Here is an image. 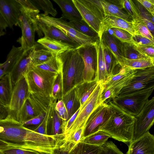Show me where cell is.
<instances>
[{"label":"cell","instance_id":"obj_38","mask_svg":"<svg viewBox=\"0 0 154 154\" xmlns=\"http://www.w3.org/2000/svg\"><path fill=\"white\" fill-rule=\"evenodd\" d=\"M110 136L104 132L99 131L85 137L82 141L97 146H101L107 141Z\"/></svg>","mask_w":154,"mask_h":154},{"label":"cell","instance_id":"obj_25","mask_svg":"<svg viewBox=\"0 0 154 154\" xmlns=\"http://www.w3.org/2000/svg\"><path fill=\"white\" fill-rule=\"evenodd\" d=\"M60 8L61 17L69 21H79L82 20V16L72 0H53Z\"/></svg>","mask_w":154,"mask_h":154},{"label":"cell","instance_id":"obj_56","mask_svg":"<svg viewBox=\"0 0 154 154\" xmlns=\"http://www.w3.org/2000/svg\"><path fill=\"white\" fill-rule=\"evenodd\" d=\"M137 1L145 8L150 14L154 16V0H137Z\"/></svg>","mask_w":154,"mask_h":154},{"label":"cell","instance_id":"obj_57","mask_svg":"<svg viewBox=\"0 0 154 154\" xmlns=\"http://www.w3.org/2000/svg\"><path fill=\"white\" fill-rule=\"evenodd\" d=\"M145 25L150 31L152 35L154 36V23L151 21L147 19H140L139 22Z\"/></svg>","mask_w":154,"mask_h":154},{"label":"cell","instance_id":"obj_3","mask_svg":"<svg viewBox=\"0 0 154 154\" xmlns=\"http://www.w3.org/2000/svg\"><path fill=\"white\" fill-rule=\"evenodd\" d=\"M58 56L63 64L62 73L63 96L72 88L84 82V64L78 48L69 49Z\"/></svg>","mask_w":154,"mask_h":154},{"label":"cell","instance_id":"obj_15","mask_svg":"<svg viewBox=\"0 0 154 154\" xmlns=\"http://www.w3.org/2000/svg\"><path fill=\"white\" fill-rule=\"evenodd\" d=\"M110 112L109 105L106 101L98 106L91 114L86 122L84 138L99 131L109 117Z\"/></svg>","mask_w":154,"mask_h":154},{"label":"cell","instance_id":"obj_7","mask_svg":"<svg viewBox=\"0 0 154 154\" xmlns=\"http://www.w3.org/2000/svg\"><path fill=\"white\" fill-rule=\"evenodd\" d=\"M72 0L82 20L99 34L101 23L105 17L99 1Z\"/></svg>","mask_w":154,"mask_h":154},{"label":"cell","instance_id":"obj_32","mask_svg":"<svg viewBox=\"0 0 154 154\" xmlns=\"http://www.w3.org/2000/svg\"><path fill=\"white\" fill-rule=\"evenodd\" d=\"M102 148L81 141L74 145L69 154H100Z\"/></svg>","mask_w":154,"mask_h":154},{"label":"cell","instance_id":"obj_46","mask_svg":"<svg viewBox=\"0 0 154 154\" xmlns=\"http://www.w3.org/2000/svg\"><path fill=\"white\" fill-rule=\"evenodd\" d=\"M3 154H43L39 152L27 149L7 146L1 148Z\"/></svg>","mask_w":154,"mask_h":154},{"label":"cell","instance_id":"obj_21","mask_svg":"<svg viewBox=\"0 0 154 154\" xmlns=\"http://www.w3.org/2000/svg\"><path fill=\"white\" fill-rule=\"evenodd\" d=\"M101 38L104 47L110 51L118 63L121 61L122 57H124L122 43L110 34L108 31L104 32Z\"/></svg>","mask_w":154,"mask_h":154},{"label":"cell","instance_id":"obj_42","mask_svg":"<svg viewBox=\"0 0 154 154\" xmlns=\"http://www.w3.org/2000/svg\"><path fill=\"white\" fill-rule=\"evenodd\" d=\"M63 86L62 71L57 75L54 81L52 91L51 97L55 101L62 99Z\"/></svg>","mask_w":154,"mask_h":154},{"label":"cell","instance_id":"obj_23","mask_svg":"<svg viewBox=\"0 0 154 154\" xmlns=\"http://www.w3.org/2000/svg\"><path fill=\"white\" fill-rule=\"evenodd\" d=\"M28 99L37 116L46 113L49 106L56 102L50 96L36 93H30Z\"/></svg>","mask_w":154,"mask_h":154},{"label":"cell","instance_id":"obj_48","mask_svg":"<svg viewBox=\"0 0 154 154\" xmlns=\"http://www.w3.org/2000/svg\"><path fill=\"white\" fill-rule=\"evenodd\" d=\"M133 44L135 49L143 55L147 57L154 58V46L141 45L135 43Z\"/></svg>","mask_w":154,"mask_h":154},{"label":"cell","instance_id":"obj_6","mask_svg":"<svg viewBox=\"0 0 154 154\" xmlns=\"http://www.w3.org/2000/svg\"><path fill=\"white\" fill-rule=\"evenodd\" d=\"M35 18L41 22L57 28L68 37L80 46L94 45L97 40L80 32L69 22L61 17L56 18L48 15L45 16L41 14H37L35 16Z\"/></svg>","mask_w":154,"mask_h":154},{"label":"cell","instance_id":"obj_28","mask_svg":"<svg viewBox=\"0 0 154 154\" xmlns=\"http://www.w3.org/2000/svg\"><path fill=\"white\" fill-rule=\"evenodd\" d=\"M103 10L104 17L109 16L118 17L131 22L132 20L127 13L118 6L108 1L99 0Z\"/></svg>","mask_w":154,"mask_h":154},{"label":"cell","instance_id":"obj_10","mask_svg":"<svg viewBox=\"0 0 154 154\" xmlns=\"http://www.w3.org/2000/svg\"><path fill=\"white\" fill-rule=\"evenodd\" d=\"M152 88H154V67L136 69L133 77L118 96Z\"/></svg>","mask_w":154,"mask_h":154},{"label":"cell","instance_id":"obj_63","mask_svg":"<svg viewBox=\"0 0 154 154\" xmlns=\"http://www.w3.org/2000/svg\"><path fill=\"white\" fill-rule=\"evenodd\" d=\"M1 64V63H0V65Z\"/></svg>","mask_w":154,"mask_h":154},{"label":"cell","instance_id":"obj_14","mask_svg":"<svg viewBox=\"0 0 154 154\" xmlns=\"http://www.w3.org/2000/svg\"><path fill=\"white\" fill-rule=\"evenodd\" d=\"M94 45L80 46L78 48L84 62V82H89L96 79L97 54Z\"/></svg>","mask_w":154,"mask_h":154},{"label":"cell","instance_id":"obj_39","mask_svg":"<svg viewBox=\"0 0 154 154\" xmlns=\"http://www.w3.org/2000/svg\"><path fill=\"white\" fill-rule=\"evenodd\" d=\"M31 2L39 10H42L44 13L43 14L45 16L50 14L55 17L57 13L51 1L49 0H32Z\"/></svg>","mask_w":154,"mask_h":154},{"label":"cell","instance_id":"obj_22","mask_svg":"<svg viewBox=\"0 0 154 154\" xmlns=\"http://www.w3.org/2000/svg\"><path fill=\"white\" fill-rule=\"evenodd\" d=\"M97 54L96 79L104 84L108 79L103 55V45L101 38L94 45Z\"/></svg>","mask_w":154,"mask_h":154},{"label":"cell","instance_id":"obj_43","mask_svg":"<svg viewBox=\"0 0 154 154\" xmlns=\"http://www.w3.org/2000/svg\"><path fill=\"white\" fill-rule=\"evenodd\" d=\"M124 57L129 59H136L147 58L140 54L134 47L133 44L122 43Z\"/></svg>","mask_w":154,"mask_h":154},{"label":"cell","instance_id":"obj_12","mask_svg":"<svg viewBox=\"0 0 154 154\" xmlns=\"http://www.w3.org/2000/svg\"><path fill=\"white\" fill-rule=\"evenodd\" d=\"M30 93L26 79L23 76L14 85L8 107L9 116L18 121L21 109Z\"/></svg>","mask_w":154,"mask_h":154},{"label":"cell","instance_id":"obj_13","mask_svg":"<svg viewBox=\"0 0 154 154\" xmlns=\"http://www.w3.org/2000/svg\"><path fill=\"white\" fill-rule=\"evenodd\" d=\"M35 16L26 12L21 7L18 26L21 28L22 35L17 42L21 45L24 51L32 48L35 44V29L34 25Z\"/></svg>","mask_w":154,"mask_h":154},{"label":"cell","instance_id":"obj_26","mask_svg":"<svg viewBox=\"0 0 154 154\" xmlns=\"http://www.w3.org/2000/svg\"><path fill=\"white\" fill-rule=\"evenodd\" d=\"M24 50L20 46L13 45L8 54L6 60L0 65V79L6 74L10 73L16 62L23 54Z\"/></svg>","mask_w":154,"mask_h":154},{"label":"cell","instance_id":"obj_47","mask_svg":"<svg viewBox=\"0 0 154 154\" xmlns=\"http://www.w3.org/2000/svg\"><path fill=\"white\" fill-rule=\"evenodd\" d=\"M20 4L22 8L26 12L33 16L39 14L40 11L34 5L31 0H16Z\"/></svg>","mask_w":154,"mask_h":154},{"label":"cell","instance_id":"obj_34","mask_svg":"<svg viewBox=\"0 0 154 154\" xmlns=\"http://www.w3.org/2000/svg\"><path fill=\"white\" fill-rule=\"evenodd\" d=\"M34 66L45 71L57 74L62 71L63 64L59 56H55L42 64Z\"/></svg>","mask_w":154,"mask_h":154},{"label":"cell","instance_id":"obj_59","mask_svg":"<svg viewBox=\"0 0 154 154\" xmlns=\"http://www.w3.org/2000/svg\"><path fill=\"white\" fill-rule=\"evenodd\" d=\"M0 26L4 30H5L8 27L6 22L0 13Z\"/></svg>","mask_w":154,"mask_h":154},{"label":"cell","instance_id":"obj_35","mask_svg":"<svg viewBox=\"0 0 154 154\" xmlns=\"http://www.w3.org/2000/svg\"><path fill=\"white\" fill-rule=\"evenodd\" d=\"M103 51L108 79L110 77L116 74L119 72L120 70H118L116 68L117 66H120L117 63L116 59L112 53L107 48L104 47V46Z\"/></svg>","mask_w":154,"mask_h":154},{"label":"cell","instance_id":"obj_16","mask_svg":"<svg viewBox=\"0 0 154 154\" xmlns=\"http://www.w3.org/2000/svg\"><path fill=\"white\" fill-rule=\"evenodd\" d=\"M21 8L16 0H0V13L10 28L18 26Z\"/></svg>","mask_w":154,"mask_h":154},{"label":"cell","instance_id":"obj_58","mask_svg":"<svg viewBox=\"0 0 154 154\" xmlns=\"http://www.w3.org/2000/svg\"><path fill=\"white\" fill-rule=\"evenodd\" d=\"M9 115L8 108L5 107L0 100V119H5Z\"/></svg>","mask_w":154,"mask_h":154},{"label":"cell","instance_id":"obj_4","mask_svg":"<svg viewBox=\"0 0 154 154\" xmlns=\"http://www.w3.org/2000/svg\"><path fill=\"white\" fill-rule=\"evenodd\" d=\"M103 84L99 82L92 94L79 107V113L69 130L64 137L68 140L79 129L85 127L86 122L93 111L103 103L102 95L104 90Z\"/></svg>","mask_w":154,"mask_h":154},{"label":"cell","instance_id":"obj_2","mask_svg":"<svg viewBox=\"0 0 154 154\" xmlns=\"http://www.w3.org/2000/svg\"><path fill=\"white\" fill-rule=\"evenodd\" d=\"M108 104L110 115L99 131L104 132L115 140L129 144L133 139L134 116L122 110L112 101Z\"/></svg>","mask_w":154,"mask_h":154},{"label":"cell","instance_id":"obj_52","mask_svg":"<svg viewBox=\"0 0 154 154\" xmlns=\"http://www.w3.org/2000/svg\"><path fill=\"white\" fill-rule=\"evenodd\" d=\"M75 144L68 140H64L51 154H69Z\"/></svg>","mask_w":154,"mask_h":154},{"label":"cell","instance_id":"obj_31","mask_svg":"<svg viewBox=\"0 0 154 154\" xmlns=\"http://www.w3.org/2000/svg\"><path fill=\"white\" fill-rule=\"evenodd\" d=\"M98 82L96 79L89 82L84 81L75 87L76 94L79 101L80 106L82 105L92 94Z\"/></svg>","mask_w":154,"mask_h":154},{"label":"cell","instance_id":"obj_37","mask_svg":"<svg viewBox=\"0 0 154 154\" xmlns=\"http://www.w3.org/2000/svg\"><path fill=\"white\" fill-rule=\"evenodd\" d=\"M69 22L76 29L83 34L96 40L99 39L98 33L83 20L79 21H69Z\"/></svg>","mask_w":154,"mask_h":154},{"label":"cell","instance_id":"obj_45","mask_svg":"<svg viewBox=\"0 0 154 154\" xmlns=\"http://www.w3.org/2000/svg\"><path fill=\"white\" fill-rule=\"evenodd\" d=\"M53 103L48 107L46 112L44 119L39 125L33 130L34 131L43 135L48 134L47 132V126L49 121L51 117L52 107Z\"/></svg>","mask_w":154,"mask_h":154},{"label":"cell","instance_id":"obj_62","mask_svg":"<svg viewBox=\"0 0 154 154\" xmlns=\"http://www.w3.org/2000/svg\"><path fill=\"white\" fill-rule=\"evenodd\" d=\"M0 154H3V153L1 150V148H0Z\"/></svg>","mask_w":154,"mask_h":154},{"label":"cell","instance_id":"obj_40","mask_svg":"<svg viewBox=\"0 0 154 154\" xmlns=\"http://www.w3.org/2000/svg\"><path fill=\"white\" fill-rule=\"evenodd\" d=\"M55 102L52 105L51 119H52L51 134L58 137H63L62 134V120L58 115L54 109Z\"/></svg>","mask_w":154,"mask_h":154},{"label":"cell","instance_id":"obj_1","mask_svg":"<svg viewBox=\"0 0 154 154\" xmlns=\"http://www.w3.org/2000/svg\"><path fill=\"white\" fill-rule=\"evenodd\" d=\"M0 140L8 146L51 154L60 145V138L52 135H43L24 127L8 116L0 119Z\"/></svg>","mask_w":154,"mask_h":154},{"label":"cell","instance_id":"obj_50","mask_svg":"<svg viewBox=\"0 0 154 154\" xmlns=\"http://www.w3.org/2000/svg\"><path fill=\"white\" fill-rule=\"evenodd\" d=\"M54 109L59 116L62 119L63 122L68 120V114L65 104L62 100H58L54 105Z\"/></svg>","mask_w":154,"mask_h":154},{"label":"cell","instance_id":"obj_20","mask_svg":"<svg viewBox=\"0 0 154 154\" xmlns=\"http://www.w3.org/2000/svg\"><path fill=\"white\" fill-rule=\"evenodd\" d=\"M37 25L36 32L39 37H41L44 34L45 36L51 38L62 41L70 44L75 48H78L80 46L74 42L63 32L56 27L49 24L41 22L35 18Z\"/></svg>","mask_w":154,"mask_h":154},{"label":"cell","instance_id":"obj_44","mask_svg":"<svg viewBox=\"0 0 154 154\" xmlns=\"http://www.w3.org/2000/svg\"><path fill=\"white\" fill-rule=\"evenodd\" d=\"M110 29L113 32V35L121 42L134 44L133 35L126 31L116 28Z\"/></svg>","mask_w":154,"mask_h":154},{"label":"cell","instance_id":"obj_30","mask_svg":"<svg viewBox=\"0 0 154 154\" xmlns=\"http://www.w3.org/2000/svg\"><path fill=\"white\" fill-rule=\"evenodd\" d=\"M75 87L73 88L68 91L63 96L62 99L65 104L67 111L68 120L80 106L79 101L76 94Z\"/></svg>","mask_w":154,"mask_h":154},{"label":"cell","instance_id":"obj_11","mask_svg":"<svg viewBox=\"0 0 154 154\" xmlns=\"http://www.w3.org/2000/svg\"><path fill=\"white\" fill-rule=\"evenodd\" d=\"M134 116L133 140H135L146 134L153 125L154 97L149 100L140 112Z\"/></svg>","mask_w":154,"mask_h":154},{"label":"cell","instance_id":"obj_51","mask_svg":"<svg viewBox=\"0 0 154 154\" xmlns=\"http://www.w3.org/2000/svg\"><path fill=\"white\" fill-rule=\"evenodd\" d=\"M133 22L139 34L154 41V36L145 25L140 22Z\"/></svg>","mask_w":154,"mask_h":154},{"label":"cell","instance_id":"obj_36","mask_svg":"<svg viewBox=\"0 0 154 154\" xmlns=\"http://www.w3.org/2000/svg\"><path fill=\"white\" fill-rule=\"evenodd\" d=\"M119 1L120 8L126 11L132 21L139 22L140 18L138 9L133 2L131 0H121Z\"/></svg>","mask_w":154,"mask_h":154},{"label":"cell","instance_id":"obj_5","mask_svg":"<svg viewBox=\"0 0 154 154\" xmlns=\"http://www.w3.org/2000/svg\"><path fill=\"white\" fill-rule=\"evenodd\" d=\"M57 74L45 71L32 65L24 76L30 93L51 97L53 86Z\"/></svg>","mask_w":154,"mask_h":154},{"label":"cell","instance_id":"obj_41","mask_svg":"<svg viewBox=\"0 0 154 154\" xmlns=\"http://www.w3.org/2000/svg\"><path fill=\"white\" fill-rule=\"evenodd\" d=\"M28 99L25 101L20 114L18 122L21 123L37 116Z\"/></svg>","mask_w":154,"mask_h":154},{"label":"cell","instance_id":"obj_61","mask_svg":"<svg viewBox=\"0 0 154 154\" xmlns=\"http://www.w3.org/2000/svg\"><path fill=\"white\" fill-rule=\"evenodd\" d=\"M5 34V32L4 31V29L0 26V37L4 35Z\"/></svg>","mask_w":154,"mask_h":154},{"label":"cell","instance_id":"obj_55","mask_svg":"<svg viewBox=\"0 0 154 154\" xmlns=\"http://www.w3.org/2000/svg\"><path fill=\"white\" fill-rule=\"evenodd\" d=\"M133 39L134 43H135L141 45L154 46V41H152L139 34H137L133 36Z\"/></svg>","mask_w":154,"mask_h":154},{"label":"cell","instance_id":"obj_49","mask_svg":"<svg viewBox=\"0 0 154 154\" xmlns=\"http://www.w3.org/2000/svg\"><path fill=\"white\" fill-rule=\"evenodd\" d=\"M102 146L100 154H125L112 141H107Z\"/></svg>","mask_w":154,"mask_h":154},{"label":"cell","instance_id":"obj_18","mask_svg":"<svg viewBox=\"0 0 154 154\" xmlns=\"http://www.w3.org/2000/svg\"><path fill=\"white\" fill-rule=\"evenodd\" d=\"M126 154H154V136L149 132L129 143Z\"/></svg>","mask_w":154,"mask_h":154},{"label":"cell","instance_id":"obj_9","mask_svg":"<svg viewBox=\"0 0 154 154\" xmlns=\"http://www.w3.org/2000/svg\"><path fill=\"white\" fill-rule=\"evenodd\" d=\"M136 71L135 69L121 67L118 73L110 77L103 84V102L117 97L121 91L129 83Z\"/></svg>","mask_w":154,"mask_h":154},{"label":"cell","instance_id":"obj_19","mask_svg":"<svg viewBox=\"0 0 154 154\" xmlns=\"http://www.w3.org/2000/svg\"><path fill=\"white\" fill-rule=\"evenodd\" d=\"M32 48L24 51L10 73L13 88L18 81L30 69L32 65Z\"/></svg>","mask_w":154,"mask_h":154},{"label":"cell","instance_id":"obj_24","mask_svg":"<svg viewBox=\"0 0 154 154\" xmlns=\"http://www.w3.org/2000/svg\"><path fill=\"white\" fill-rule=\"evenodd\" d=\"M37 42L52 53L54 56H58L70 49L76 48L64 42L47 37L40 38L37 40Z\"/></svg>","mask_w":154,"mask_h":154},{"label":"cell","instance_id":"obj_29","mask_svg":"<svg viewBox=\"0 0 154 154\" xmlns=\"http://www.w3.org/2000/svg\"><path fill=\"white\" fill-rule=\"evenodd\" d=\"M154 58L150 57L131 60L122 57L118 64L121 67L137 69L154 66Z\"/></svg>","mask_w":154,"mask_h":154},{"label":"cell","instance_id":"obj_53","mask_svg":"<svg viewBox=\"0 0 154 154\" xmlns=\"http://www.w3.org/2000/svg\"><path fill=\"white\" fill-rule=\"evenodd\" d=\"M45 114L41 113L29 120L23 122L22 124L24 127L27 128L30 126L39 125L44 119Z\"/></svg>","mask_w":154,"mask_h":154},{"label":"cell","instance_id":"obj_17","mask_svg":"<svg viewBox=\"0 0 154 154\" xmlns=\"http://www.w3.org/2000/svg\"><path fill=\"white\" fill-rule=\"evenodd\" d=\"M112 28H116L125 30L133 36L139 34L132 21H128L123 19L114 17L107 16L103 20L98 34L101 38L103 33Z\"/></svg>","mask_w":154,"mask_h":154},{"label":"cell","instance_id":"obj_27","mask_svg":"<svg viewBox=\"0 0 154 154\" xmlns=\"http://www.w3.org/2000/svg\"><path fill=\"white\" fill-rule=\"evenodd\" d=\"M13 90L9 73L0 79V100L5 107L8 108L11 99Z\"/></svg>","mask_w":154,"mask_h":154},{"label":"cell","instance_id":"obj_33","mask_svg":"<svg viewBox=\"0 0 154 154\" xmlns=\"http://www.w3.org/2000/svg\"><path fill=\"white\" fill-rule=\"evenodd\" d=\"M55 56L46 49H37L35 44L32 48V65L37 66L42 64Z\"/></svg>","mask_w":154,"mask_h":154},{"label":"cell","instance_id":"obj_54","mask_svg":"<svg viewBox=\"0 0 154 154\" xmlns=\"http://www.w3.org/2000/svg\"><path fill=\"white\" fill-rule=\"evenodd\" d=\"M85 128L83 127L76 130L68 140H66L69 141L75 144L81 142L84 138Z\"/></svg>","mask_w":154,"mask_h":154},{"label":"cell","instance_id":"obj_8","mask_svg":"<svg viewBox=\"0 0 154 154\" xmlns=\"http://www.w3.org/2000/svg\"><path fill=\"white\" fill-rule=\"evenodd\" d=\"M154 88H149L112 99V102L128 114L135 116L141 110L149 100Z\"/></svg>","mask_w":154,"mask_h":154},{"label":"cell","instance_id":"obj_60","mask_svg":"<svg viewBox=\"0 0 154 154\" xmlns=\"http://www.w3.org/2000/svg\"><path fill=\"white\" fill-rule=\"evenodd\" d=\"M8 146L7 144L0 140V148H4Z\"/></svg>","mask_w":154,"mask_h":154}]
</instances>
